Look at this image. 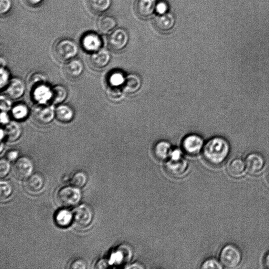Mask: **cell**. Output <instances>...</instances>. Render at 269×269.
<instances>
[{"label":"cell","mask_w":269,"mask_h":269,"mask_svg":"<svg viewBox=\"0 0 269 269\" xmlns=\"http://www.w3.org/2000/svg\"><path fill=\"white\" fill-rule=\"evenodd\" d=\"M70 268H72L84 269L86 268V264L84 260H78L72 262Z\"/></svg>","instance_id":"ab89813d"},{"label":"cell","mask_w":269,"mask_h":269,"mask_svg":"<svg viewBox=\"0 0 269 269\" xmlns=\"http://www.w3.org/2000/svg\"><path fill=\"white\" fill-rule=\"evenodd\" d=\"M88 182L86 174L82 171L78 172L72 176L70 182L75 187L80 188L84 187Z\"/></svg>","instance_id":"4dcf8cb0"},{"label":"cell","mask_w":269,"mask_h":269,"mask_svg":"<svg viewBox=\"0 0 269 269\" xmlns=\"http://www.w3.org/2000/svg\"><path fill=\"white\" fill-rule=\"evenodd\" d=\"M141 86V80L136 75H130L126 78L122 86L124 92L131 94L136 92Z\"/></svg>","instance_id":"484cf974"},{"label":"cell","mask_w":269,"mask_h":269,"mask_svg":"<svg viewBox=\"0 0 269 269\" xmlns=\"http://www.w3.org/2000/svg\"><path fill=\"white\" fill-rule=\"evenodd\" d=\"M109 47L114 50H120L125 48L128 42V35L125 30L118 28L110 34L108 38Z\"/></svg>","instance_id":"9c48e42d"},{"label":"cell","mask_w":269,"mask_h":269,"mask_svg":"<svg viewBox=\"0 0 269 269\" xmlns=\"http://www.w3.org/2000/svg\"><path fill=\"white\" fill-rule=\"evenodd\" d=\"M11 168V165L7 159H2L0 161V177L3 178L8 174Z\"/></svg>","instance_id":"d6a6232c"},{"label":"cell","mask_w":269,"mask_h":269,"mask_svg":"<svg viewBox=\"0 0 269 269\" xmlns=\"http://www.w3.org/2000/svg\"><path fill=\"white\" fill-rule=\"evenodd\" d=\"M0 108L2 111L8 112L10 110H12V104L10 98L8 96H2L0 98Z\"/></svg>","instance_id":"836d02e7"},{"label":"cell","mask_w":269,"mask_h":269,"mask_svg":"<svg viewBox=\"0 0 269 269\" xmlns=\"http://www.w3.org/2000/svg\"><path fill=\"white\" fill-rule=\"evenodd\" d=\"M172 151L170 144L165 141L158 142L155 146L154 150L155 156L160 160H164L170 158Z\"/></svg>","instance_id":"cb8c5ba5"},{"label":"cell","mask_w":269,"mask_h":269,"mask_svg":"<svg viewBox=\"0 0 269 269\" xmlns=\"http://www.w3.org/2000/svg\"><path fill=\"white\" fill-rule=\"evenodd\" d=\"M125 80L126 78L120 72L115 71L109 76L108 82L110 87L118 88L120 86H123Z\"/></svg>","instance_id":"f546056e"},{"label":"cell","mask_w":269,"mask_h":269,"mask_svg":"<svg viewBox=\"0 0 269 269\" xmlns=\"http://www.w3.org/2000/svg\"><path fill=\"white\" fill-rule=\"evenodd\" d=\"M155 26L162 32H168L172 30L175 24V18L173 14L166 13L158 15L154 19Z\"/></svg>","instance_id":"ac0fdd59"},{"label":"cell","mask_w":269,"mask_h":269,"mask_svg":"<svg viewBox=\"0 0 269 269\" xmlns=\"http://www.w3.org/2000/svg\"><path fill=\"white\" fill-rule=\"evenodd\" d=\"M244 162L246 171L252 174H256L262 172L266 164V160L262 155L256 152L248 154Z\"/></svg>","instance_id":"ba28073f"},{"label":"cell","mask_w":269,"mask_h":269,"mask_svg":"<svg viewBox=\"0 0 269 269\" xmlns=\"http://www.w3.org/2000/svg\"><path fill=\"white\" fill-rule=\"evenodd\" d=\"M168 6L164 2H160L156 4V7H155V12H156L158 15L168 13Z\"/></svg>","instance_id":"f35d334b"},{"label":"cell","mask_w":269,"mask_h":269,"mask_svg":"<svg viewBox=\"0 0 269 269\" xmlns=\"http://www.w3.org/2000/svg\"><path fill=\"white\" fill-rule=\"evenodd\" d=\"M12 188L8 182L2 181L0 184V198L1 200H5L12 195Z\"/></svg>","instance_id":"1f68e13d"},{"label":"cell","mask_w":269,"mask_h":269,"mask_svg":"<svg viewBox=\"0 0 269 269\" xmlns=\"http://www.w3.org/2000/svg\"><path fill=\"white\" fill-rule=\"evenodd\" d=\"M6 138L10 142H15L22 136V130L19 124L16 122H10L4 128Z\"/></svg>","instance_id":"603a6c76"},{"label":"cell","mask_w":269,"mask_h":269,"mask_svg":"<svg viewBox=\"0 0 269 269\" xmlns=\"http://www.w3.org/2000/svg\"><path fill=\"white\" fill-rule=\"evenodd\" d=\"M268 180H269V172H268Z\"/></svg>","instance_id":"7dc6e473"},{"label":"cell","mask_w":269,"mask_h":269,"mask_svg":"<svg viewBox=\"0 0 269 269\" xmlns=\"http://www.w3.org/2000/svg\"><path fill=\"white\" fill-rule=\"evenodd\" d=\"M81 44L85 50L93 53L100 49L102 40L96 33L88 32L82 37Z\"/></svg>","instance_id":"8fae6325"},{"label":"cell","mask_w":269,"mask_h":269,"mask_svg":"<svg viewBox=\"0 0 269 269\" xmlns=\"http://www.w3.org/2000/svg\"><path fill=\"white\" fill-rule=\"evenodd\" d=\"M24 2L30 6H36L42 2L44 0H24Z\"/></svg>","instance_id":"ee69618b"},{"label":"cell","mask_w":269,"mask_h":269,"mask_svg":"<svg viewBox=\"0 0 269 269\" xmlns=\"http://www.w3.org/2000/svg\"><path fill=\"white\" fill-rule=\"evenodd\" d=\"M3 148H4V144L2 142V146H1V152H2Z\"/></svg>","instance_id":"bcb514c9"},{"label":"cell","mask_w":269,"mask_h":269,"mask_svg":"<svg viewBox=\"0 0 269 269\" xmlns=\"http://www.w3.org/2000/svg\"><path fill=\"white\" fill-rule=\"evenodd\" d=\"M81 192L75 186H66L60 189L56 194V201L64 208L76 205L81 200Z\"/></svg>","instance_id":"7a4b0ae2"},{"label":"cell","mask_w":269,"mask_h":269,"mask_svg":"<svg viewBox=\"0 0 269 269\" xmlns=\"http://www.w3.org/2000/svg\"><path fill=\"white\" fill-rule=\"evenodd\" d=\"M92 218V212L90 206L86 204H80L73 212V222L80 228L88 226Z\"/></svg>","instance_id":"8992f818"},{"label":"cell","mask_w":269,"mask_h":269,"mask_svg":"<svg viewBox=\"0 0 269 269\" xmlns=\"http://www.w3.org/2000/svg\"><path fill=\"white\" fill-rule=\"evenodd\" d=\"M34 170L32 161L26 157L18 158L14 165L13 174L19 180H24L30 176Z\"/></svg>","instance_id":"52a82bcc"},{"label":"cell","mask_w":269,"mask_h":269,"mask_svg":"<svg viewBox=\"0 0 269 269\" xmlns=\"http://www.w3.org/2000/svg\"><path fill=\"white\" fill-rule=\"evenodd\" d=\"M242 260V252L238 247L233 244L226 245L220 252V262L226 268H236L240 264Z\"/></svg>","instance_id":"3957f363"},{"label":"cell","mask_w":269,"mask_h":269,"mask_svg":"<svg viewBox=\"0 0 269 269\" xmlns=\"http://www.w3.org/2000/svg\"><path fill=\"white\" fill-rule=\"evenodd\" d=\"M0 74H1L0 76H1L0 78V87L2 89L8 84L10 74L8 71L3 66H2L1 70H0Z\"/></svg>","instance_id":"e575fe53"},{"label":"cell","mask_w":269,"mask_h":269,"mask_svg":"<svg viewBox=\"0 0 269 269\" xmlns=\"http://www.w3.org/2000/svg\"><path fill=\"white\" fill-rule=\"evenodd\" d=\"M84 70V66L82 62L77 58L68 60L64 67L66 76L70 79L79 78Z\"/></svg>","instance_id":"9a60e30c"},{"label":"cell","mask_w":269,"mask_h":269,"mask_svg":"<svg viewBox=\"0 0 269 269\" xmlns=\"http://www.w3.org/2000/svg\"><path fill=\"white\" fill-rule=\"evenodd\" d=\"M156 4V0H136L134 11L140 17H149L155 11Z\"/></svg>","instance_id":"5bb4252c"},{"label":"cell","mask_w":269,"mask_h":269,"mask_svg":"<svg viewBox=\"0 0 269 269\" xmlns=\"http://www.w3.org/2000/svg\"><path fill=\"white\" fill-rule=\"evenodd\" d=\"M246 171L244 160L236 158L231 160L227 166V172L230 176L235 179L242 178Z\"/></svg>","instance_id":"e0dca14e"},{"label":"cell","mask_w":269,"mask_h":269,"mask_svg":"<svg viewBox=\"0 0 269 269\" xmlns=\"http://www.w3.org/2000/svg\"><path fill=\"white\" fill-rule=\"evenodd\" d=\"M264 262L266 267L269 268V252L266 254Z\"/></svg>","instance_id":"f6af8a7d"},{"label":"cell","mask_w":269,"mask_h":269,"mask_svg":"<svg viewBox=\"0 0 269 269\" xmlns=\"http://www.w3.org/2000/svg\"><path fill=\"white\" fill-rule=\"evenodd\" d=\"M230 152V142L222 137H215L210 140L203 150L206 160L214 165L222 164L228 158Z\"/></svg>","instance_id":"6da1fadb"},{"label":"cell","mask_w":269,"mask_h":269,"mask_svg":"<svg viewBox=\"0 0 269 269\" xmlns=\"http://www.w3.org/2000/svg\"><path fill=\"white\" fill-rule=\"evenodd\" d=\"M223 268L222 263L217 261L214 258L206 260L202 265V268H218L220 269Z\"/></svg>","instance_id":"d590c367"},{"label":"cell","mask_w":269,"mask_h":269,"mask_svg":"<svg viewBox=\"0 0 269 269\" xmlns=\"http://www.w3.org/2000/svg\"><path fill=\"white\" fill-rule=\"evenodd\" d=\"M56 109L52 106L37 104L32 109L34 119L41 125H47L56 118Z\"/></svg>","instance_id":"5b68a950"},{"label":"cell","mask_w":269,"mask_h":269,"mask_svg":"<svg viewBox=\"0 0 269 269\" xmlns=\"http://www.w3.org/2000/svg\"><path fill=\"white\" fill-rule=\"evenodd\" d=\"M89 8L92 12L100 14L108 10L111 5V0H87Z\"/></svg>","instance_id":"4316f807"},{"label":"cell","mask_w":269,"mask_h":269,"mask_svg":"<svg viewBox=\"0 0 269 269\" xmlns=\"http://www.w3.org/2000/svg\"><path fill=\"white\" fill-rule=\"evenodd\" d=\"M78 53L77 44L70 39L60 40L54 47V56L60 60L66 61L74 58Z\"/></svg>","instance_id":"277c9868"},{"label":"cell","mask_w":269,"mask_h":269,"mask_svg":"<svg viewBox=\"0 0 269 269\" xmlns=\"http://www.w3.org/2000/svg\"><path fill=\"white\" fill-rule=\"evenodd\" d=\"M32 96L38 104H46L50 100L52 89L46 84H40L32 86Z\"/></svg>","instance_id":"2e32d148"},{"label":"cell","mask_w":269,"mask_h":269,"mask_svg":"<svg viewBox=\"0 0 269 269\" xmlns=\"http://www.w3.org/2000/svg\"><path fill=\"white\" fill-rule=\"evenodd\" d=\"M18 152L16 150H10L6 154V158L8 161L13 162L18 158Z\"/></svg>","instance_id":"60d3db41"},{"label":"cell","mask_w":269,"mask_h":269,"mask_svg":"<svg viewBox=\"0 0 269 269\" xmlns=\"http://www.w3.org/2000/svg\"><path fill=\"white\" fill-rule=\"evenodd\" d=\"M1 122L4 125H7L10 122V120L7 112L2 111L1 113Z\"/></svg>","instance_id":"7bdbcfd3"},{"label":"cell","mask_w":269,"mask_h":269,"mask_svg":"<svg viewBox=\"0 0 269 269\" xmlns=\"http://www.w3.org/2000/svg\"><path fill=\"white\" fill-rule=\"evenodd\" d=\"M110 59L108 51L105 49L99 50L92 53L90 56V62L92 66L101 68L108 65Z\"/></svg>","instance_id":"d6986e66"},{"label":"cell","mask_w":269,"mask_h":269,"mask_svg":"<svg viewBox=\"0 0 269 269\" xmlns=\"http://www.w3.org/2000/svg\"><path fill=\"white\" fill-rule=\"evenodd\" d=\"M46 82V79L45 76L42 74H36L31 76L30 78V84L32 86Z\"/></svg>","instance_id":"8d00e7d4"},{"label":"cell","mask_w":269,"mask_h":269,"mask_svg":"<svg viewBox=\"0 0 269 269\" xmlns=\"http://www.w3.org/2000/svg\"><path fill=\"white\" fill-rule=\"evenodd\" d=\"M26 86L22 80L14 78L10 80L6 88V94L12 100H18L24 94Z\"/></svg>","instance_id":"7c38bea8"},{"label":"cell","mask_w":269,"mask_h":269,"mask_svg":"<svg viewBox=\"0 0 269 269\" xmlns=\"http://www.w3.org/2000/svg\"><path fill=\"white\" fill-rule=\"evenodd\" d=\"M170 158L171 160H179L182 158V152L179 150H172Z\"/></svg>","instance_id":"b9f144b4"},{"label":"cell","mask_w":269,"mask_h":269,"mask_svg":"<svg viewBox=\"0 0 269 269\" xmlns=\"http://www.w3.org/2000/svg\"><path fill=\"white\" fill-rule=\"evenodd\" d=\"M116 24L114 18L110 15H104L98 18L97 26L101 33L107 34L114 28Z\"/></svg>","instance_id":"7402d4cb"},{"label":"cell","mask_w":269,"mask_h":269,"mask_svg":"<svg viewBox=\"0 0 269 269\" xmlns=\"http://www.w3.org/2000/svg\"><path fill=\"white\" fill-rule=\"evenodd\" d=\"M204 146V140L196 134H190L186 137L182 142L184 151L190 155L198 154L202 150Z\"/></svg>","instance_id":"30bf717a"},{"label":"cell","mask_w":269,"mask_h":269,"mask_svg":"<svg viewBox=\"0 0 269 269\" xmlns=\"http://www.w3.org/2000/svg\"><path fill=\"white\" fill-rule=\"evenodd\" d=\"M188 162L183 158L179 160H168L166 168L171 175L174 177L181 176L188 168Z\"/></svg>","instance_id":"ffe728a7"},{"label":"cell","mask_w":269,"mask_h":269,"mask_svg":"<svg viewBox=\"0 0 269 269\" xmlns=\"http://www.w3.org/2000/svg\"><path fill=\"white\" fill-rule=\"evenodd\" d=\"M68 96V90L62 86H57L52 88L50 101L54 104H60L65 101Z\"/></svg>","instance_id":"d4e9b609"},{"label":"cell","mask_w":269,"mask_h":269,"mask_svg":"<svg viewBox=\"0 0 269 269\" xmlns=\"http://www.w3.org/2000/svg\"><path fill=\"white\" fill-rule=\"evenodd\" d=\"M12 7L11 0H0V11L2 14L8 13Z\"/></svg>","instance_id":"74e56055"},{"label":"cell","mask_w":269,"mask_h":269,"mask_svg":"<svg viewBox=\"0 0 269 269\" xmlns=\"http://www.w3.org/2000/svg\"><path fill=\"white\" fill-rule=\"evenodd\" d=\"M56 222L58 226L66 227L73 222V213L66 209L60 210L56 216Z\"/></svg>","instance_id":"83f0119b"},{"label":"cell","mask_w":269,"mask_h":269,"mask_svg":"<svg viewBox=\"0 0 269 269\" xmlns=\"http://www.w3.org/2000/svg\"><path fill=\"white\" fill-rule=\"evenodd\" d=\"M56 118L60 122L68 123L73 120L75 113L73 108L66 104H60L56 108Z\"/></svg>","instance_id":"44dd1931"},{"label":"cell","mask_w":269,"mask_h":269,"mask_svg":"<svg viewBox=\"0 0 269 269\" xmlns=\"http://www.w3.org/2000/svg\"><path fill=\"white\" fill-rule=\"evenodd\" d=\"M45 184L42 175L36 173L30 175L24 183L26 190L31 194H36L42 191Z\"/></svg>","instance_id":"4fadbf2b"},{"label":"cell","mask_w":269,"mask_h":269,"mask_svg":"<svg viewBox=\"0 0 269 269\" xmlns=\"http://www.w3.org/2000/svg\"><path fill=\"white\" fill-rule=\"evenodd\" d=\"M29 110L28 106L24 103H18L12 109V114L16 120H25L28 116Z\"/></svg>","instance_id":"f1b7e54d"}]
</instances>
